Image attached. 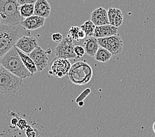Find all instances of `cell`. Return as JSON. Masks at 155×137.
<instances>
[{"label":"cell","instance_id":"6da1fadb","mask_svg":"<svg viewBox=\"0 0 155 137\" xmlns=\"http://www.w3.org/2000/svg\"><path fill=\"white\" fill-rule=\"evenodd\" d=\"M26 35H31L30 32L21 25L12 27L2 24L0 26V57L15 46L18 40Z\"/></svg>","mask_w":155,"mask_h":137},{"label":"cell","instance_id":"7a4b0ae2","mask_svg":"<svg viewBox=\"0 0 155 137\" xmlns=\"http://www.w3.org/2000/svg\"><path fill=\"white\" fill-rule=\"evenodd\" d=\"M0 64L13 75L22 79L32 76L31 73L24 65L15 46L0 57Z\"/></svg>","mask_w":155,"mask_h":137},{"label":"cell","instance_id":"3957f363","mask_svg":"<svg viewBox=\"0 0 155 137\" xmlns=\"http://www.w3.org/2000/svg\"><path fill=\"white\" fill-rule=\"evenodd\" d=\"M19 7L17 0H0L2 24L12 27L20 25L24 19L20 15Z\"/></svg>","mask_w":155,"mask_h":137},{"label":"cell","instance_id":"277c9868","mask_svg":"<svg viewBox=\"0 0 155 137\" xmlns=\"http://www.w3.org/2000/svg\"><path fill=\"white\" fill-rule=\"evenodd\" d=\"M23 86V79L13 75L0 64V94L6 96H13Z\"/></svg>","mask_w":155,"mask_h":137},{"label":"cell","instance_id":"5b68a950","mask_svg":"<svg viewBox=\"0 0 155 137\" xmlns=\"http://www.w3.org/2000/svg\"><path fill=\"white\" fill-rule=\"evenodd\" d=\"M93 75V69L89 64L84 61H77L71 65L68 74L70 81L78 86H83L89 83Z\"/></svg>","mask_w":155,"mask_h":137},{"label":"cell","instance_id":"8992f818","mask_svg":"<svg viewBox=\"0 0 155 137\" xmlns=\"http://www.w3.org/2000/svg\"><path fill=\"white\" fill-rule=\"evenodd\" d=\"M71 67L69 60L56 57L50 63L49 73L56 78H63L68 75Z\"/></svg>","mask_w":155,"mask_h":137},{"label":"cell","instance_id":"52a82bcc","mask_svg":"<svg viewBox=\"0 0 155 137\" xmlns=\"http://www.w3.org/2000/svg\"><path fill=\"white\" fill-rule=\"evenodd\" d=\"M97 40L99 46L108 50L112 55H117L122 51L124 42L120 34Z\"/></svg>","mask_w":155,"mask_h":137},{"label":"cell","instance_id":"ba28073f","mask_svg":"<svg viewBox=\"0 0 155 137\" xmlns=\"http://www.w3.org/2000/svg\"><path fill=\"white\" fill-rule=\"evenodd\" d=\"M74 47L75 46L73 43V40L68 36L56 47L55 54L57 57L64 58L66 60L77 59L74 51Z\"/></svg>","mask_w":155,"mask_h":137},{"label":"cell","instance_id":"9c48e42d","mask_svg":"<svg viewBox=\"0 0 155 137\" xmlns=\"http://www.w3.org/2000/svg\"><path fill=\"white\" fill-rule=\"evenodd\" d=\"M37 67L38 71H42L48 64V51L44 50L41 47L38 46L28 55Z\"/></svg>","mask_w":155,"mask_h":137},{"label":"cell","instance_id":"30bf717a","mask_svg":"<svg viewBox=\"0 0 155 137\" xmlns=\"http://www.w3.org/2000/svg\"><path fill=\"white\" fill-rule=\"evenodd\" d=\"M38 46V41L35 37L26 35L20 38L15 44V47L23 53L29 55L36 47Z\"/></svg>","mask_w":155,"mask_h":137},{"label":"cell","instance_id":"8fae6325","mask_svg":"<svg viewBox=\"0 0 155 137\" xmlns=\"http://www.w3.org/2000/svg\"><path fill=\"white\" fill-rule=\"evenodd\" d=\"M46 18L39 16L32 15L25 18L21 23V26L28 31H35L43 27L45 23Z\"/></svg>","mask_w":155,"mask_h":137},{"label":"cell","instance_id":"7c38bea8","mask_svg":"<svg viewBox=\"0 0 155 137\" xmlns=\"http://www.w3.org/2000/svg\"><path fill=\"white\" fill-rule=\"evenodd\" d=\"M119 35V29L111 24L96 27L93 36L97 39L105 38L112 36Z\"/></svg>","mask_w":155,"mask_h":137},{"label":"cell","instance_id":"4fadbf2b","mask_svg":"<svg viewBox=\"0 0 155 137\" xmlns=\"http://www.w3.org/2000/svg\"><path fill=\"white\" fill-rule=\"evenodd\" d=\"M91 21L93 22L96 27L110 24L108 11L101 7L94 9L91 14Z\"/></svg>","mask_w":155,"mask_h":137},{"label":"cell","instance_id":"5bb4252c","mask_svg":"<svg viewBox=\"0 0 155 137\" xmlns=\"http://www.w3.org/2000/svg\"><path fill=\"white\" fill-rule=\"evenodd\" d=\"M108 17L110 24L118 28L124 22V13L117 8L110 7L108 10Z\"/></svg>","mask_w":155,"mask_h":137},{"label":"cell","instance_id":"9a60e30c","mask_svg":"<svg viewBox=\"0 0 155 137\" xmlns=\"http://www.w3.org/2000/svg\"><path fill=\"white\" fill-rule=\"evenodd\" d=\"M51 13V6L47 0H37L35 3L34 15L43 18H48Z\"/></svg>","mask_w":155,"mask_h":137},{"label":"cell","instance_id":"2e32d148","mask_svg":"<svg viewBox=\"0 0 155 137\" xmlns=\"http://www.w3.org/2000/svg\"><path fill=\"white\" fill-rule=\"evenodd\" d=\"M85 53L90 57L95 56L97 51L98 50L100 46L98 42V40L94 36L87 37L83 42V46Z\"/></svg>","mask_w":155,"mask_h":137},{"label":"cell","instance_id":"e0dca14e","mask_svg":"<svg viewBox=\"0 0 155 137\" xmlns=\"http://www.w3.org/2000/svg\"><path fill=\"white\" fill-rule=\"evenodd\" d=\"M18 53H19L22 61H23L24 65L25 67L27 69L28 71L31 73L32 76L34 75L35 73L38 71L37 67L35 64V62L33 61L32 59L29 57L28 55H27L26 54L23 53V51H21L20 50L17 49Z\"/></svg>","mask_w":155,"mask_h":137},{"label":"cell","instance_id":"ac0fdd59","mask_svg":"<svg viewBox=\"0 0 155 137\" xmlns=\"http://www.w3.org/2000/svg\"><path fill=\"white\" fill-rule=\"evenodd\" d=\"M112 56V54L108 50H107L105 48L100 46L96 54L94 59L95 60L102 64L108 62Z\"/></svg>","mask_w":155,"mask_h":137},{"label":"cell","instance_id":"d6986e66","mask_svg":"<svg viewBox=\"0 0 155 137\" xmlns=\"http://www.w3.org/2000/svg\"><path fill=\"white\" fill-rule=\"evenodd\" d=\"M68 36L77 42L84 39L87 37L84 32L81 28V27H71L69 29Z\"/></svg>","mask_w":155,"mask_h":137},{"label":"cell","instance_id":"ffe728a7","mask_svg":"<svg viewBox=\"0 0 155 137\" xmlns=\"http://www.w3.org/2000/svg\"><path fill=\"white\" fill-rule=\"evenodd\" d=\"M19 12L23 19L34 15L35 4H26L20 6Z\"/></svg>","mask_w":155,"mask_h":137},{"label":"cell","instance_id":"44dd1931","mask_svg":"<svg viewBox=\"0 0 155 137\" xmlns=\"http://www.w3.org/2000/svg\"><path fill=\"white\" fill-rule=\"evenodd\" d=\"M80 27L85 33L87 37L93 36L96 26L91 20H88L84 22Z\"/></svg>","mask_w":155,"mask_h":137},{"label":"cell","instance_id":"7402d4cb","mask_svg":"<svg viewBox=\"0 0 155 137\" xmlns=\"http://www.w3.org/2000/svg\"><path fill=\"white\" fill-rule=\"evenodd\" d=\"M74 51L77 56V58L83 57L84 55V54H86L84 47L81 46H75Z\"/></svg>","mask_w":155,"mask_h":137},{"label":"cell","instance_id":"603a6c76","mask_svg":"<svg viewBox=\"0 0 155 137\" xmlns=\"http://www.w3.org/2000/svg\"><path fill=\"white\" fill-rule=\"evenodd\" d=\"M38 132V131L33 129L30 125H28L27 127L26 128L25 134L27 137H38L37 132Z\"/></svg>","mask_w":155,"mask_h":137},{"label":"cell","instance_id":"cb8c5ba5","mask_svg":"<svg viewBox=\"0 0 155 137\" xmlns=\"http://www.w3.org/2000/svg\"><path fill=\"white\" fill-rule=\"evenodd\" d=\"M91 92V90L90 88H87V89L84 90L82 93H81L78 97L76 99V102L79 103L80 102H83V100L85 99L87 96L90 94V93Z\"/></svg>","mask_w":155,"mask_h":137},{"label":"cell","instance_id":"d4e9b609","mask_svg":"<svg viewBox=\"0 0 155 137\" xmlns=\"http://www.w3.org/2000/svg\"><path fill=\"white\" fill-rule=\"evenodd\" d=\"M51 39H52L54 42L60 44L63 41V40H64V36H63L61 33L56 32L54 33V34L51 35Z\"/></svg>","mask_w":155,"mask_h":137},{"label":"cell","instance_id":"484cf974","mask_svg":"<svg viewBox=\"0 0 155 137\" xmlns=\"http://www.w3.org/2000/svg\"><path fill=\"white\" fill-rule=\"evenodd\" d=\"M19 6L26 4H35L37 0H17Z\"/></svg>","mask_w":155,"mask_h":137},{"label":"cell","instance_id":"4316f807","mask_svg":"<svg viewBox=\"0 0 155 137\" xmlns=\"http://www.w3.org/2000/svg\"><path fill=\"white\" fill-rule=\"evenodd\" d=\"M17 126L21 129V130H24V129H26V128L27 127L28 124L27 123V121H26V120L21 119L18 121Z\"/></svg>","mask_w":155,"mask_h":137},{"label":"cell","instance_id":"83f0119b","mask_svg":"<svg viewBox=\"0 0 155 137\" xmlns=\"http://www.w3.org/2000/svg\"><path fill=\"white\" fill-rule=\"evenodd\" d=\"M18 119H17V118H13V119H12V121H11V123H12V125H14V126H17V123H18Z\"/></svg>","mask_w":155,"mask_h":137},{"label":"cell","instance_id":"f1b7e54d","mask_svg":"<svg viewBox=\"0 0 155 137\" xmlns=\"http://www.w3.org/2000/svg\"><path fill=\"white\" fill-rule=\"evenodd\" d=\"M78 103V105H79V107H83V105H84V102H80L79 103Z\"/></svg>","mask_w":155,"mask_h":137},{"label":"cell","instance_id":"f546056e","mask_svg":"<svg viewBox=\"0 0 155 137\" xmlns=\"http://www.w3.org/2000/svg\"><path fill=\"white\" fill-rule=\"evenodd\" d=\"M153 129L154 132L155 133V121H154V124L153 125Z\"/></svg>","mask_w":155,"mask_h":137},{"label":"cell","instance_id":"4dcf8cb0","mask_svg":"<svg viewBox=\"0 0 155 137\" xmlns=\"http://www.w3.org/2000/svg\"><path fill=\"white\" fill-rule=\"evenodd\" d=\"M151 137H155V133H154V134L152 135V136Z\"/></svg>","mask_w":155,"mask_h":137},{"label":"cell","instance_id":"1f68e13d","mask_svg":"<svg viewBox=\"0 0 155 137\" xmlns=\"http://www.w3.org/2000/svg\"><path fill=\"white\" fill-rule=\"evenodd\" d=\"M1 24H2V22H1V21H0V26H1Z\"/></svg>","mask_w":155,"mask_h":137}]
</instances>
